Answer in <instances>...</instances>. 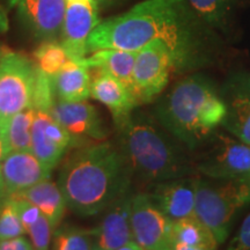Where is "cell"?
Instances as JSON below:
<instances>
[{"mask_svg": "<svg viewBox=\"0 0 250 250\" xmlns=\"http://www.w3.org/2000/svg\"><path fill=\"white\" fill-rule=\"evenodd\" d=\"M92 232L78 227H61L56 230L54 250H92Z\"/></svg>", "mask_w": 250, "mask_h": 250, "instance_id": "484cf974", "label": "cell"}, {"mask_svg": "<svg viewBox=\"0 0 250 250\" xmlns=\"http://www.w3.org/2000/svg\"><path fill=\"white\" fill-rule=\"evenodd\" d=\"M36 110L24 109L5 122V138L9 153L31 152V131Z\"/></svg>", "mask_w": 250, "mask_h": 250, "instance_id": "cb8c5ba5", "label": "cell"}, {"mask_svg": "<svg viewBox=\"0 0 250 250\" xmlns=\"http://www.w3.org/2000/svg\"><path fill=\"white\" fill-rule=\"evenodd\" d=\"M23 27L40 42L62 35L65 0H8Z\"/></svg>", "mask_w": 250, "mask_h": 250, "instance_id": "8fae6325", "label": "cell"}, {"mask_svg": "<svg viewBox=\"0 0 250 250\" xmlns=\"http://www.w3.org/2000/svg\"><path fill=\"white\" fill-rule=\"evenodd\" d=\"M173 250H214V249H205V248H196V247H189L181 243H173Z\"/></svg>", "mask_w": 250, "mask_h": 250, "instance_id": "e575fe53", "label": "cell"}, {"mask_svg": "<svg viewBox=\"0 0 250 250\" xmlns=\"http://www.w3.org/2000/svg\"><path fill=\"white\" fill-rule=\"evenodd\" d=\"M131 176L120 148L110 143L85 144L62 164L58 187L72 211L89 217L130 192Z\"/></svg>", "mask_w": 250, "mask_h": 250, "instance_id": "7a4b0ae2", "label": "cell"}, {"mask_svg": "<svg viewBox=\"0 0 250 250\" xmlns=\"http://www.w3.org/2000/svg\"><path fill=\"white\" fill-rule=\"evenodd\" d=\"M138 51L101 49L94 51L85 62L89 68H100L120 80L133 94V67ZM134 95V94H133Z\"/></svg>", "mask_w": 250, "mask_h": 250, "instance_id": "ffe728a7", "label": "cell"}, {"mask_svg": "<svg viewBox=\"0 0 250 250\" xmlns=\"http://www.w3.org/2000/svg\"><path fill=\"white\" fill-rule=\"evenodd\" d=\"M8 154L9 151L5 138V123H0V164Z\"/></svg>", "mask_w": 250, "mask_h": 250, "instance_id": "1f68e13d", "label": "cell"}, {"mask_svg": "<svg viewBox=\"0 0 250 250\" xmlns=\"http://www.w3.org/2000/svg\"><path fill=\"white\" fill-rule=\"evenodd\" d=\"M0 165L9 196L49 180L51 174L31 152H11Z\"/></svg>", "mask_w": 250, "mask_h": 250, "instance_id": "ac0fdd59", "label": "cell"}, {"mask_svg": "<svg viewBox=\"0 0 250 250\" xmlns=\"http://www.w3.org/2000/svg\"><path fill=\"white\" fill-rule=\"evenodd\" d=\"M175 72V61L162 40H153L137 54L133 67V94L137 101H154L164 92Z\"/></svg>", "mask_w": 250, "mask_h": 250, "instance_id": "ba28073f", "label": "cell"}, {"mask_svg": "<svg viewBox=\"0 0 250 250\" xmlns=\"http://www.w3.org/2000/svg\"><path fill=\"white\" fill-rule=\"evenodd\" d=\"M72 147H76V144L71 134L49 112L36 111L31 131V153L52 170Z\"/></svg>", "mask_w": 250, "mask_h": 250, "instance_id": "5bb4252c", "label": "cell"}, {"mask_svg": "<svg viewBox=\"0 0 250 250\" xmlns=\"http://www.w3.org/2000/svg\"><path fill=\"white\" fill-rule=\"evenodd\" d=\"M117 250H144V249L138 245V243L132 241V242L127 243V245L121 247V248L117 249Z\"/></svg>", "mask_w": 250, "mask_h": 250, "instance_id": "d590c367", "label": "cell"}, {"mask_svg": "<svg viewBox=\"0 0 250 250\" xmlns=\"http://www.w3.org/2000/svg\"><path fill=\"white\" fill-rule=\"evenodd\" d=\"M6 50H7V49H6V48H5V46H2L1 44H0V59H1V57H2V55H4V54H5V52H6Z\"/></svg>", "mask_w": 250, "mask_h": 250, "instance_id": "74e56055", "label": "cell"}, {"mask_svg": "<svg viewBox=\"0 0 250 250\" xmlns=\"http://www.w3.org/2000/svg\"><path fill=\"white\" fill-rule=\"evenodd\" d=\"M197 180L198 177L184 176L158 183L149 195L171 221L192 217L196 215Z\"/></svg>", "mask_w": 250, "mask_h": 250, "instance_id": "e0dca14e", "label": "cell"}, {"mask_svg": "<svg viewBox=\"0 0 250 250\" xmlns=\"http://www.w3.org/2000/svg\"><path fill=\"white\" fill-rule=\"evenodd\" d=\"M15 195L23 197L31 204L37 206L42 214L49 220L52 230H55V228L61 224L67 205L58 184L45 180Z\"/></svg>", "mask_w": 250, "mask_h": 250, "instance_id": "44dd1931", "label": "cell"}, {"mask_svg": "<svg viewBox=\"0 0 250 250\" xmlns=\"http://www.w3.org/2000/svg\"><path fill=\"white\" fill-rule=\"evenodd\" d=\"M226 250H250V214L243 220Z\"/></svg>", "mask_w": 250, "mask_h": 250, "instance_id": "f546056e", "label": "cell"}, {"mask_svg": "<svg viewBox=\"0 0 250 250\" xmlns=\"http://www.w3.org/2000/svg\"><path fill=\"white\" fill-rule=\"evenodd\" d=\"M36 73L33 59L6 50L0 59V123L31 107Z\"/></svg>", "mask_w": 250, "mask_h": 250, "instance_id": "52a82bcc", "label": "cell"}, {"mask_svg": "<svg viewBox=\"0 0 250 250\" xmlns=\"http://www.w3.org/2000/svg\"><path fill=\"white\" fill-rule=\"evenodd\" d=\"M220 34L196 13L188 0H145L130 11L101 21L87 41V54L101 49L139 51L162 40L175 61V72L213 64L221 49Z\"/></svg>", "mask_w": 250, "mask_h": 250, "instance_id": "6da1fadb", "label": "cell"}, {"mask_svg": "<svg viewBox=\"0 0 250 250\" xmlns=\"http://www.w3.org/2000/svg\"><path fill=\"white\" fill-rule=\"evenodd\" d=\"M132 198L125 193L107 208L104 217L92 232V250H117L134 241L131 212Z\"/></svg>", "mask_w": 250, "mask_h": 250, "instance_id": "9a60e30c", "label": "cell"}, {"mask_svg": "<svg viewBox=\"0 0 250 250\" xmlns=\"http://www.w3.org/2000/svg\"><path fill=\"white\" fill-rule=\"evenodd\" d=\"M90 73V98L101 102L111 112L115 125H120L139 105L132 92L120 80L100 68Z\"/></svg>", "mask_w": 250, "mask_h": 250, "instance_id": "2e32d148", "label": "cell"}, {"mask_svg": "<svg viewBox=\"0 0 250 250\" xmlns=\"http://www.w3.org/2000/svg\"><path fill=\"white\" fill-rule=\"evenodd\" d=\"M96 0H65V15L61 43L73 61L87 57V41L101 23Z\"/></svg>", "mask_w": 250, "mask_h": 250, "instance_id": "30bf717a", "label": "cell"}, {"mask_svg": "<svg viewBox=\"0 0 250 250\" xmlns=\"http://www.w3.org/2000/svg\"><path fill=\"white\" fill-rule=\"evenodd\" d=\"M26 232L29 234L33 247L35 250H49L50 239H51L52 227L44 215L41 214L33 225L27 228Z\"/></svg>", "mask_w": 250, "mask_h": 250, "instance_id": "f1b7e54d", "label": "cell"}, {"mask_svg": "<svg viewBox=\"0 0 250 250\" xmlns=\"http://www.w3.org/2000/svg\"><path fill=\"white\" fill-rule=\"evenodd\" d=\"M50 115L71 134L76 147L88 144L87 140L102 142L109 136L98 109L86 101L65 102L58 100Z\"/></svg>", "mask_w": 250, "mask_h": 250, "instance_id": "7c38bea8", "label": "cell"}, {"mask_svg": "<svg viewBox=\"0 0 250 250\" xmlns=\"http://www.w3.org/2000/svg\"><path fill=\"white\" fill-rule=\"evenodd\" d=\"M56 103V93L51 77L46 76L37 67L35 86H34L31 107L36 111L51 112Z\"/></svg>", "mask_w": 250, "mask_h": 250, "instance_id": "4316f807", "label": "cell"}, {"mask_svg": "<svg viewBox=\"0 0 250 250\" xmlns=\"http://www.w3.org/2000/svg\"><path fill=\"white\" fill-rule=\"evenodd\" d=\"M26 233L17 208L11 197L0 206V241L22 236Z\"/></svg>", "mask_w": 250, "mask_h": 250, "instance_id": "83f0119b", "label": "cell"}, {"mask_svg": "<svg viewBox=\"0 0 250 250\" xmlns=\"http://www.w3.org/2000/svg\"><path fill=\"white\" fill-rule=\"evenodd\" d=\"M8 191L6 189L4 177H2V171H1V165H0V206L4 204V202L8 198Z\"/></svg>", "mask_w": 250, "mask_h": 250, "instance_id": "d6a6232c", "label": "cell"}, {"mask_svg": "<svg viewBox=\"0 0 250 250\" xmlns=\"http://www.w3.org/2000/svg\"><path fill=\"white\" fill-rule=\"evenodd\" d=\"M85 59L80 62L68 59L62 70L51 78L58 100L83 102L90 96V70Z\"/></svg>", "mask_w": 250, "mask_h": 250, "instance_id": "d6986e66", "label": "cell"}, {"mask_svg": "<svg viewBox=\"0 0 250 250\" xmlns=\"http://www.w3.org/2000/svg\"><path fill=\"white\" fill-rule=\"evenodd\" d=\"M0 1H1V0H0ZM1 9H2L1 4H0V29H4L6 27V20H5V15L2 13Z\"/></svg>", "mask_w": 250, "mask_h": 250, "instance_id": "8d00e7d4", "label": "cell"}, {"mask_svg": "<svg viewBox=\"0 0 250 250\" xmlns=\"http://www.w3.org/2000/svg\"><path fill=\"white\" fill-rule=\"evenodd\" d=\"M199 148L196 168L208 179L250 176V145L227 131L217 130Z\"/></svg>", "mask_w": 250, "mask_h": 250, "instance_id": "8992f818", "label": "cell"}, {"mask_svg": "<svg viewBox=\"0 0 250 250\" xmlns=\"http://www.w3.org/2000/svg\"><path fill=\"white\" fill-rule=\"evenodd\" d=\"M220 95L225 105L221 126L250 145V74L234 73L225 81Z\"/></svg>", "mask_w": 250, "mask_h": 250, "instance_id": "4fadbf2b", "label": "cell"}, {"mask_svg": "<svg viewBox=\"0 0 250 250\" xmlns=\"http://www.w3.org/2000/svg\"><path fill=\"white\" fill-rule=\"evenodd\" d=\"M68 59L66 50L58 41L41 42L39 48L34 51V62L37 67L51 78L62 70Z\"/></svg>", "mask_w": 250, "mask_h": 250, "instance_id": "d4e9b609", "label": "cell"}, {"mask_svg": "<svg viewBox=\"0 0 250 250\" xmlns=\"http://www.w3.org/2000/svg\"><path fill=\"white\" fill-rule=\"evenodd\" d=\"M116 127L120 134V149L131 175L154 186L191 176L193 166L186 153V146L158 120L144 112L133 111Z\"/></svg>", "mask_w": 250, "mask_h": 250, "instance_id": "3957f363", "label": "cell"}, {"mask_svg": "<svg viewBox=\"0 0 250 250\" xmlns=\"http://www.w3.org/2000/svg\"><path fill=\"white\" fill-rule=\"evenodd\" d=\"M171 236H173V243L218 250L219 245L214 235L196 215L173 221Z\"/></svg>", "mask_w": 250, "mask_h": 250, "instance_id": "603a6c76", "label": "cell"}, {"mask_svg": "<svg viewBox=\"0 0 250 250\" xmlns=\"http://www.w3.org/2000/svg\"><path fill=\"white\" fill-rule=\"evenodd\" d=\"M249 203L250 176L197 180L195 214L208 227L218 245L226 241L234 217Z\"/></svg>", "mask_w": 250, "mask_h": 250, "instance_id": "5b68a950", "label": "cell"}, {"mask_svg": "<svg viewBox=\"0 0 250 250\" xmlns=\"http://www.w3.org/2000/svg\"><path fill=\"white\" fill-rule=\"evenodd\" d=\"M171 224L173 221L158 208L149 193L133 196V239L144 250H173Z\"/></svg>", "mask_w": 250, "mask_h": 250, "instance_id": "9c48e42d", "label": "cell"}, {"mask_svg": "<svg viewBox=\"0 0 250 250\" xmlns=\"http://www.w3.org/2000/svg\"><path fill=\"white\" fill-rule=\"evenodd\" d=\"M99 4V7H110V6L121 4V2L125 1V0H96Z\"/></svg>", "mask_w": 250, "mask_h": 250, "instance_id": "836d02e7", "label": "cell"}, {"mask_svg": "<svg viewBox=\"0 0 250 250\" xmlns=\"http://www.w3.org/2000/svg\"><path fill=\"white\" fill-rule=\"evenodd\" d=\"M0 250H34V247L26 237L18 236L0 241Z\"/></svg>", "mask_w": 250, "mask_h": 250, "instance_id": "4dcf8cb0", "label": "cell"}, {"mask_svg": "<svg viewBox=\"0 0 250 250\" xmlns=\"http://www.w3.org/2000/svg\"><path fill=\"white\" fill-rule=\"evenodd\" d=\"M196 13L218 34L232 30L240 9L248 0H188Z\"/></svg>", "mask_w": 250, "mask_h": 250, "instance_id": "7402d4cb", "label": "cell"}, {"mask_svg": "<svg viewBox=\"0 0 250 250\" xmlns=\"http://www.w3.org/2000/svg\"><path fill=\"white\" fill-rule=\"evenodd\" d=\"M155 115L188 149L197 151L221 126L225 105L220 90L208 77L191 74L162 96Z\"/></svg>", "mask_w": 250, "mask_h": 250, "instance_id": "277c9868", "label": "cell"}]
</instances>
